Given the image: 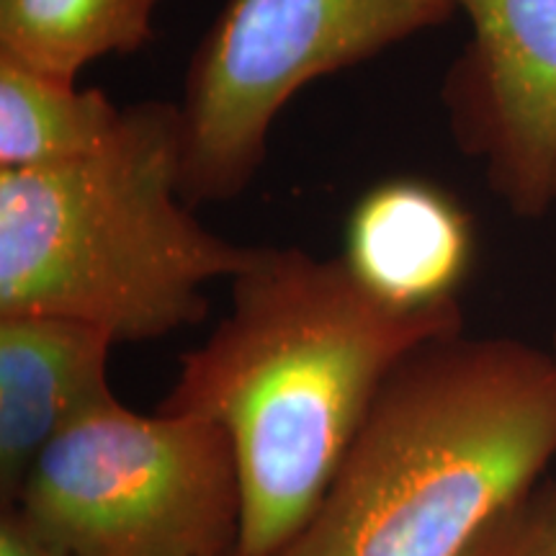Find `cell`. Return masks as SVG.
Instances as JSON below:
<instances>
[{
	"instance_id": "cell-12",
	"label": "cell",
	"mask_w": 556,
	"mask_h": 556,
	"mask_svg": "<svg viewBox=\"0 0 556 556\" xmlns=\"http://www.w3.org/2000/svg\"><path fill=\"white\" fill-rule=\"evenodd\" d=\"M0 556H73L47 539L16 505L0 513Z\"/></svg>"
},
{
	"instance_id": "cell-8",
	"label": "cell",
	"mask_w": 556,
	"mask_h": 556,
	"mask_svg": "<svg viewBox=\"0 0 556 556\" xmlns=\"http://www.w3.org/2000/svg\"><path fill=\"white\" fill-rule=\"evenodd\" d=\"M340 261L389 309H441L458 302L469 276L475 225L428 180H381L353 206Z\"/></svg>"
},
{
	"instance_id": "cell-11",
	"label": "cell",
	"mask_w": 556,
	"mask_h": 556,
	"mask_svg": "<svg viewBox=\"0 0 556 556\" xmlns=\"http://www.w3.org/2000/svg\"><path fill=\"white\" fill-rule=\"evenodd\" d=\"M462 556H556V475L503 507Z\"/></svg>"
},
{
	"instance_id": "cell-2",
	"label": "cell",
	"mask_w": 556,
	"mask_h": 556,
	"mask_svg": "<svg viewBox=\"0 0 556 556\" xmlns=\"http://www.w3.org/2000/svg\"><path fill=\"white\" fill-rule=\"evenodd\" d=\"M556 456V361L426 340L389 374L323 503L276 556H462Z\"/></svg>"
},
{
	"instance_id": "cell-9",
	"label": "cell",
	"mask_w": 556,
	"mask_h": 556,
	"mask_svg": "<svg viewBox=\"0 0 556 556\" xmlns=\"http://www.w3.org/2000/svg\"><path fill=\"white\" fill-rule=\"evenodd\" d=\"M124 109L99 88L0 54V170L73 163L109 142Z\"/></svg>"
},
{
	"instance_id": "cell-4",
	"label": "cell",
	"mask_w": 556,
	"mask_h": 556,
	"mask_svg": "<svg viewBox=\"0 0 556 556\" xmlns=\"http://www.w3.org/2000/svg\"><path fill=\"white\" fill-rule=\"evenodd\" d=\"M13 505L73 556H235L242 526L225 430L119 397L41 451Z\"/></svg>"
},
{
	"instance_id": "cell-1",
	"label": "cell",
	"mask_w": 556,
	"mask_h": 556,
	"mask_svg": "<svg viewBox=\"0 0 556 556\" xmlns=\"http://www.w3.org/2000/svg\"><path fill=\"white\" fill-rule=\"evenodd\" d=\"M462 330L458 302L389 309L340 258L261 245L157 407L229 435L242 486L235 556L281 552L323 503L389 374L426 340Z\"/></svg>"
},
{
	"instance_id": "cell-10",
	"label": "cell",
	"mask_w": 556,
	"mask_h": 556,
	"mask_svg": "<svg viewBox=\"0 0 556 556\" xmlns=\"http://www.w3.org/2000/svg\"><path fill=\"white\" fill-rule=\"evenodd\" d=\"M163 0H0V54L78 80L93 62L131 54L155 37Z\"/></svg>"
},
{
	"instance_id": "cell-7",
	"label": "cell",
	"mask_w": 556,
	"mask_h": 556,
	"mask_svg": "<svg viewBox=\"0 0 556 556\" xmlns=\"http://www.w3.org/2000/svg\"><path fill=\"white\" fill-rule=\"evenodd\" d=\"M109 332L54 315H0V500L16 503L62 430L116 397Z\"/></svg>"
},
{
	"instance_id": "cell-3",
	"label": "cell",
	"mask_w": 556,
	"mask_h": 556,
	"mask_svg": "<svg viewBox=\"0 0 556 556\" xmlns=\"http://www.w3.org/2000/svg\"><path fill=\"white\" fill-rule=\"evenodd\" d=\"M173 101L124 109L103 148L73 163L0 170V315H54L142 343L204 323L206 287L261 245L206 229L180 193Z\"/></svg>"
},
{
	"instance_id": "cell-6",
	"label": "cell",
	"mask_w": 556,
	"mask_h": 556,
	"mask_svg": "<svg viewBox=\"0 0 556 556\" xmlns=\"http://www.w3.org/2000/svg\"><path fill=\"white\" fill-rule=\"evenodd\" d=\"M471 39L443 75L451 137L513 214L556 206V0H458Z\"/></svg>"
},
{
	"instance_id": "cell-13",
	"label": "cell",
	"mask_w": 556,
	"mask_h": 556,
	"mask_svg": "<svg viewBox=\"0 0 556 556\" xmlns=\"http://www.w3.org/2000/svg\"><path fill=\"white\" fill-rule=\"evenodd\" d=\"M552 356H554V361H556V336H554V351H552Z\"/></svg>"
},
{
	"instance_id": "cell-5",
	"label": "cell",
	"mask_w": 556,
	"mask_h": 556,
	"mask_svg": "<svg viewBox=\"0 0 556 556\" xmlns=\"http://www.w3.org/2000/svg\"><path fill=\"white\" fill-rule=\"evenodd\" d=\"M456 13L458 0H227L193 52L178 103L184 199L191 206L238 199L299 90Z\"/></svg>"
}]
</instances>
